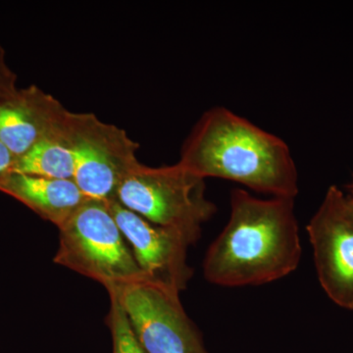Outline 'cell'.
<instances>
[{
	"mask_svg": "<svg viewBox=\"0 0 353 353\" xmlns=\"http://www.w3.org/2000/svg\"><path fill=\"white\" fill-rule=\"evenodd\" d=\"M230 201L229 221L204 259L206 281L220 287H253L296 271L303 246L294 199H259L236 188Z\"/></svg>",
	"mask_w": 353,
	"mask_h": 353,
	"instance_id": "obj_1",
	"label": "cell"
},
{
	"mask_svg": "<svg viewBox=\"0 0 353 353\" xmlns=\"http://www.w3.org/2000/svg\"><path fill=\"white\" fill-rule=\"evenodd\" d=\"M176 163L203 180L232 181L272 197L296 199L299 192V171L284 139L224 106L202 114Z\"/></svg>",
	"mask_w": 353,
	"mask_h": 353,
	"instance_id": "obj_2",
	"label": "cell"
},
{
	"mask_svg": "<svg viewBox=\"0 0 353 353\" xmlns=\"http://www.w3.org/2000/svg\"><path fill=\"white\" fill-rule=\"evenodd\" d=\"M116 201L157 226L175 230L192 245L201 236V225L217 210L205 196L203 179L179 163H139L121 183Z\"/></svg>",
	"mask_w": 353,
	"mask_h": 353,
	"instance_id": "obj_3",
	"label": "cell"
},
{
	"mask_svg": "<svg viewBox=\"0 0 353 353\" xmlns=\"http://www.w3.org/2000/svg\"><path fill=\"white\" fill-rule=\"evenodd\" d=\"M59 229L53 261L106 290L145 277L108 202L88 199Z\"/></svg>",
	"mask_w": 353,
	"mask_h": 353,
	"instance_id": "obj_4",
	"label": "cell"
},
{
	"mask_svg": "<svg viewBox=\"0 0 353 353\" xmlns=\"http://www.w3.org/2000/svg\"><path fill=\"white\" fill-rule=\"evenodd\" d=\"M65 132L73 153L74 182L92 201H115L121 183L141 162L139 145L125 130L94 113L69 111Z\"/></svg>",
	"mask_w": 353,
	"mask_h": 353,
	"instance_id": "obj_5",
	"label": "cell"
},
{
	"mask_svg": "<svg viewBox=\"0 0 353 353\" xmlns=\"http://www.w3.org/2000/svg\"><path fill=\"white\" fill-rule=\"evenodd\" d=\"M108 292L124 309L146 353H208L178 290L145 276Z\"/></svg>",
	"mask_w": 353,
	"mask_h": 353,
	"instance_id": "obj_6",
	"label": "cell"
},
{
	"mask_svg": "<svg viewBox=\"0 0 353 353\" xmlns=\"http://www.w3.org/2000/svg\"><path fill=\"white\" fill-rule=\"evenodd\" d=\"M343 197L331 185L306 230L323 290L336 305L353 310V226L343 212Z\"/></svg>",
	"mask_w": 353,
	"mask_h": 353,
	"instance_id": "obj_7",
	"label": "cell"
},
{
	"mask_svg": "<svg viewBox=\"0 0 353 353\" xmlns=\"http://www.w3.org/2000/svg\"><path fill=\"white\" fill-rule=\"evenodd\" d=\"M108 204L146 277L180 292L185 290L192 275L187 262L188 250L192 243L175 230L153 224L121 205L116 199Z\"/></svg>",
	"mask_w": 353,
	"mask_h": 353,
	"instance_id": "obj_8",
	"label": "cell"
},
{
	"mask_svg": "<svg viewBox=\"0 0 353 353\" xmlns=\"http://www.w3.org/2000/svg\"><path fill=\"white\" fill-rule=\"evenodd\" d=\"M67 110L54 97L32 85L0 103V141L16 158L63 125Z\"/></svg>",
	"mask_w": 353,
	"mask_h": 353,
	"instance_id": "obj_9",
	"label": "cell"
},
{
	"mask_svg": "<svg viewBox=\"0 0 353 353\" xmlns=\"http://www.w3.org/2000/svg\"><path fill=\"white\" fill-rule=\"evenodd\" d=\"M0 190L22 201L57 228L88 199L74 180L25 174H6L0 178Z\"/></svg>",
	"mask_w": 353,
	"mask_h": 353,
	"instance_id": "obj_10",
	"label": "cell"
},
{
	"mask_svg": "<svg viewBox=\"0 0 353 353\" xmlns=\"http://www.w3.org/2000/svg\"><path fill=\"white\" fill-rule=\"evenodd\" d=\"M65 122L66 118L59 130L16 158L10 173L73 180L75 164L65 132Z\"/></svg>",
	"mask_w": 353,
	"mask_h": 353,
	"instance_id": "obj_11",
	"label": "cell"
},
{
	"mask_svg": "<svg viewBox=\"0 0 353 353\" xmlns=\"http://www.w3.org/2000/svg\"><path fill=\"white\" fill-rule=\"evenodd\" d=\"M110 297V310L108 322L113 339L114 353H146L134 334L126 313L113 294Z\"/></svg>",
	"mask_w": 353,
	"mask_h": 353,
	"instance_id": "obj_12",
	"label": "cell"
},
{
	"mask_svg": "<svg viewBox=\"0 0 353 353\" xmlns=\"http://www.w3.org/2000/svg\"><path fill=\"white\" fill-rule=\"evenodd\" d=\"M18 90L17 75L9 66L6 50L0 44V103L13 97Z\"/></svg>",
	"mask_w": 353,
	"mask_h": 353,
	"instance_id": "obj_13",
	"label": "cell"
},
{
	"mask_svg": "<svg viewBox=\"0 0 353 353\" xmlns=\"http://www.w3.org/2000/svg\"><path fill=\"white\" fill-rule=\"evenodd\" d=\"M15 160L13 153L0 141V178L10 173Z\"/></svg>",
	"mask_w": 353,
	"mask_h": 353,
	"instance_id": "obj_14",
	"label": "cell"
},
{
	"mask_svg": "<svg viewBox=\"0 0 353 353\" xmlns=\"http://www.w3.org/2000/svg\"><path fill=\"white\" fill-rule=\"evenodd\" d=\"M343 209L345 217H347V219L350 221V224L353 226V201L350 197L345 196L343 197Z\"/></svg>",
	"mask_w": 353,
	"mask_h": 353,
	"instance_id": "obj_15",
	"label": "cell"
},
{
	"mask_svg": "<svg viewBox=\"0 0 353 353\" xmlns=\"http://www.w3.org/2000/svg\"><path fill=\"white\" fill-rule=\"evenodd\" d=\"M350 189H352V197H350V199H352L353 201V183H352V185H350Z\"/></svg>",
	"mask_w": 353,
	"mask_h": 353,
	"instance_id": "obj_16",
	"label": "cell"
}]
</instances>
